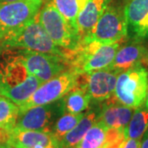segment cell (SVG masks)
<instances>
[{
  "label": "cell",
  "mask_w": 148,
  "mask_h": 148,
  "mask_svg": "<svg viewBox=\"0 0 148 148\" xmlns=\"http://www.w3.org/2000/svg\"><path fill=\"white\" fill-rule=\"evenodd\" d=\"M100 114V106L85 112L84 116L81 119L79 123L69 132L61 140L63 148H76L83 138L85 134L91 126L98 120Z\"/></svg>",
  "instance_id": "e0dca14e"
},
{
  "label": "cell",
  "mask_w": 148,
  "mask_h": 148,
  "mask_svg": "<svg viewBox=\"0 0 148 148\" xmlns=\"http://www.w3.org/2000/svg\"><path fill=\"white\" fill-rule=\"evenodd\" d=\"M46 1H49V0H46Z\"/></svg>",
  "instance_id": "d6a6232c"
},
{
  "label": "cell",
  "mask_w": 148,
  "mask_h": 148,
  "mask_svg": "<svg viewBox=\"0 0 148 148\" xmlns=\"http://www.w3.org/2000/svg\"><path fill=\"white\" fill-rule=\"evenodd\" d=\"M43 4L44 0H17L0 3V42L36 18Z\"/></svg>",
  "instance_id": "8992f818"
},
{
  "label": "cell",
  "mask_w": 148,
  "mask_h": 148,
  "mask_svg": "<svg viewBox=\"0 0 148 148\" xmlns=\"http://www.w3.org/2000/svg\"><path fill=\"white\" fill-rule=\"evenodd\" d=\"M103 148H118V147H103Z\"/></svg>",
  "instance_id": "4dcf8cb0"
},
{
  "label": "cell",
  "mask_w": 148,
  "mask_h": 148,
  "mask_svg": "<svg viewBox=\"0 0 148 148\" xmlns=\"http://www.w3.org/2000/svg\"><path fill=\"white\" fill-rule=\"evenodd\" d=\"M14 1H17V0H0V3H10Z\"/></svg>",
  "instance_id": "f546056e"
},
{
  "label": "cell",
  "mask_w": 148,
  "mask_h": 148,
  "mask_svg": "<svg viewBox=\"0 0 148 148\" xmlns=\"http://www.w3.org/2000/svg\"><path fill=\"white\" fill-rule=\"evenodd\" d=\"M144 106H145V107H146V108L148 110V89H147V97H146V101H145Z\"/></svg>",
  "instance_id": "f1b7e54d"
},
{
  "label": "cell",
  "mask_w": 148,
  "mask_h": 148,
  "mask_svg": "<svg viewBox=\"0 0 148 148\" xmlns=\"http://www.w3.org/2000/svg\"><path fill=\"white\" fill-rule=\"evenodd\" d=\"M63 102L65 112L77 114L87 110L91 100L86 89L78 83L77 86L63 97Z\"/></svg>",
  "instance_id": "ac0fdd59"
},
{
  "label": "cell",
  "mask_w": 148,
  "mask_h": 148,
  "mask_svg": "<svg viewBox=\"0 0 148 148\" xmlns=\"http://www.w3.org/2000/svg\"><path fill=\"white\" fill-rule=\"evenodd\" d=\"M33 148H63L61 146V143H57L51 145H36Z\"/></svg>",
  "instance_id": "484cf974"
},
{
  "label": "cell",
  "mask_w": 148,
  "mask_h": 148,
  "mask_svg": "<svg viewBox=\"0 0 148 148\" xmlns=\"http://www.w3.org/2000/svg\"><path fill=\"white\" fill-rule=\"evenodd\" d=\"M119 148H140V140L126 138L121 143Z\"/></svg>",
  "instance_id": "cb8c5ba5"
},
{
  "label": "cell",
  "mask_w": 148,
  "mask_h": 148,
  "mask_svg": "<svg viewBox=\"0 0 148 148\" xmlns=\"http://www.w3.org/2000/svg\"><path fill=\"white\" fill-rule=\"evenodd\" d=\"M8 140V132L0 129V142H7Z\"/></svg>",
  "instance_id": "4316f807"
},
{
  "label": "cell",
  "mask_w": 148,
  "mask_h": 148,
  "mask_svg": "<svg viewBox=\"0 0 148 148\" xmlns=\"http://www.w3.org/2000/svg\"><path fill=\"white\" fill-rule=\"evenodd\" d=\"M7 143L12 148H33L36 145H51L60 142L51 132L14 128L8 133Z\"/></svg>",
  "instance_id": "9a60e30c"
},
{
  "label": "cell",
  "mask_w": 148,
  "mask_h": 148,
  "mask_svg": "<svg viewBox=\"0 0 148 148\" xmlns=\"http://www.w3.org/2000/svg\"><path fill=\"white\" fill-rule=\"evenodd\" d=\"M0 148H12L7 142H0Z\"/></svg>",
  "instance_id": "83f0119b"
},
{
  "label": "cell",
  "mask_w": 148,
  "mask_h": 148,
  "mask_svg": "<svg viewBox=\"0 0 148 148\" xmlns=\"http://www.w3.org/2000/svg\"><path fill=\"white\" fill-rule=\"evenodd\" d=\"M64 113L63 98L50 104L34 106L19 114L14 128L51 132L54 123Z\"/></svg>",
  "instance_id": "30bf717a"
},
{
  "label": "cell",
  "mask_w": 148,
  "mask_h": 148,
  "mask_svg": "<svg viewBox=\"0 0 148 148\" xmlns=\"http://www.w3.org/2000/svg\"><path fill=\"white\" fill-rule=\"evenodd\" d=\"M108 127L101 121L95 122L76 148H103L107 140Z\"/></svg>",
  "instance_id": "44dd1931"
},
{
  "label": "cell",
  "mask_w": 148,
  "mask_h": 148,
  "mask_svg": "<svg viewBox=\"0 0 148 148\" xmlns=\"http://www.w3.org/2000/svg\"><path fill=\"white\" fill-rule=\"evenodd\" d=\"M148 127V110L141 106L133 110L132 118L124 129L125 138L141 140Z\"/></svg>",
  "instance_id": "d6986e66"
},
{
  "label": "cell",
  "mask_w": 148,
  "mask_h": 148,
  "mask_svg": "<svg viewBox=\"0 0 148 148\" xmlns=\"http://www.w3.org/2000/svg\"><path fill=\"white\" fill-rule=\"evenodd\" d=\"M0 95H1V86H0Z\"/></svg>",
  "instance_id": "1f68e13d"
},
{
  "label": "cell",
  "mask_w": 148,
  "mask_h": 148,
  "mask_svg": "<svg viewBox=\"0 0 148 148\" xmlns=\"http://www.w3.org/2000/svg\"><path fill=\"white\" fill-rule=\"evenodd\" d=\"M112 0H89L77 19V26L82 37L90 34L96 22L105 12Z\"/></svg>",
  "instance_id": "2e32d148"
},
{
  "label": "cell",
  "mask_w": 148,
  "mask_h": 148,
  "mask_svg": "<svg viewBox=\"0 0 148 148\" xmlns=\"http://www.w3.org/2000/svg\"><path fill=\"white\" fill-rule=\"evenodd\" d=\"M12 50H14L18 54L29 73L42 82L71 69L69 59L64 57L28 49Z\"/></svg>",
  "instance_id": "9c48e42d"
},
{
  "label": "cell",
  "mask_w": 148,
  "mask_h": 148,
  "mask_svg": "<svg viewBox=\"0 0 148 148\" xmlns=\"http://www.w3.org/2000/svg\"><path fill=\"white\" fill-rule=\"evenodd\" d=\"M84 114L85 112L77 114L65 112L54 123L51 129V132L59 142H61L64 136L79 123Z\"/></svg>",
  "instance_id": "603a6c76"
},
{
  "label": "cell",
  "mask_w": 148,
  "mask_h": 148,
  "mask_svg": "<svg viewBox=\"0 0 148 148\" xmlns=\"http://www.w3.org/2000/svg\"><path fill=\"white\" fill-rule=\"evenodd\" d=\"M4 59L0 64L1 95L21 106L43 83L29 73L14 50H4Z\"/></svg>",
  "instance_id": "6da1fadb"
},
{
  "label": "cell",
  "mask_w": 148,
  "mask_h": 148,
  "mask_svg": "<svg viewBox=\"0 0 148 148\" xmlns=\"http://www.w3.org/2000/svg\"><path fill=\"white\" fill-rule=\"evenodd\" d=\"M101 104L98 121L103 123L108 128L124 129L130 121L134 110L121 104L114 95Z\"/></svg>",
  "instance_id": "4fadbf2b"
},
{
  "label": "cell",
  "mask_w": 148,
  "mask_h": 148,
  "mask_svg": "<svg viewBox=\"0 0 148 148\" xmlns=\"http://www.w3.org/2000/svg\"><path fill=\"white\" fill-rule=\"evenodd\" d=\"M120 46L121 42L102 44L92 40L82 39L79 47L70 53V68L81 75L106 69L112 64Z\"/></svg>",
  "instance_id": "3957f363"
},
{
  "label": "cell",
  "mask_w": 148,
  "mask_h": 148,
  "mask_svg": "<svg viewBox=\"0 0 148 148\" xmlns=\"http://www.w3.org/2000/svg\"><path fill=\"white\" fill-rule=\"evenodd\" d=\"M128 29L138 40L148 39V0H130L124 6Z\"/></svg>",
  "instance_id": "7c38bea8"
},
{
  "label": "cell",
  "mask_w": 148,
  "mask_h": 148,
  "mask_svg": "<svg viewBox=\"0 0 148 148\" xmlns=\"http://www.w3.org/2000/svg\"><path fill=\"white\" fill-rule=\"evenodd\" d=\"M81 74L69 69L41 85L27 101L19 106V114L34 106L47 105L62 99L79 83Z\"/></svg>",
  "instance_id": "52a82bcc"
},
{
  "label": "cell",
  "mask_w": 148,
  "mask_h": 148,
  "mask_svg": "<svg viewBox=\"0 0 148 148\" xmlns=\"http://www.w3.org/2000/svg\"><path fill=\"white\" fill-rule=\"evenodd\" d=\"M127 32L124 8L110 4L90 34L82 39L102 44H114L122 42L127 36Z\"/></svg>",
  "instance_id": "ba28073f"
},
{
  "label": "cell",
  "mask_w": 148,
  "mask_h": 148,
  "mask_svg": "<svg viewBox=\"0 0 148 148\" xmlns=\"http://www.w3.org/2000/svg\"><path fill=\"white\" fill-rule=\"evenodd\" d=\"M148 89V70L139 64L119 74L114 97L133 110L144 106Z\"/></svg>",
  "instance_id": "5b68a950"
},
{
  "label": "cell",
  "mask_w": 148,
  "mask_h": 148,
  "mask_svg": "<svg viewBox=\"0 0 148 148\" xmlns=\"http://www.w3.org/2000/svg\"><path fill=\"white\" fill-rule=\"evenodd\" d=\"M9 49H28L68 59L71 53L53 42L39 22L37 16L21 30L0 42V53Z\"/></svg>",
  "instance_id": "7a4b0ae2"
},
{
  "label": "cell",
  "mask_w": 148,
  "mask_h": 148,
  "mask_svg": "<svg viewBox=\"0 0 148 148\" xmlns=\"http://www.w3.org/2000/svg\"><path fill=\"white\" fill-rule=\"evenodd\" d=\"M140 148H148V127L140 140Z\"/></svg>",
  "instance_id": "d4e9b609"
},
{
  "label": "cell",
  "mask_w": 148,
  "mask_h": 148,
  "mask_svg": "<svg viewBox=\"0 0 148 148\" xmlns=\"http://www.w3.org/2000/svg\"><path fill=\"white\" fill-rule=\"evenodd\" d=\"M59 12L76 29L77 19L79 12L82 10L89 0H51Z\"/></svg>",
  "instance_id": "7402d4cb"
},
{
  "label": "cell",
  "mask_w": 148,
  "mask_h": 148,
  "mask_svg": "<svg viewBox=\"0 0 148 148\" xmlns=\"http://www.w3.org/2000/svg\"><path fill=\"white\" fill-rule=\"evenodd\" d=\"M139 64H148V49L140 43L132 42L120 46L112 64L106 69L122 73Z\"/></svg>",
  "instance_id": "5bb4252c"
},
{
  "label": "cell",
  "mask_w": 148,
  "mask_h": 148,
  "mask_svg": "<svg viewBox=\"0 0 148 148\" xmlns=\"http://www.w3.org/2000/svg\"><path fill=\"white\" fill-rule=\"evenodd\" d=\"M19 116V107L14 102L0 95V129L8 133L13 130Z\"/></svg>",
  "instance_id": "ffe728a7"
},
{
  "label": "cell",
  "mask_w": 148,
  "mask_h": 148,
  "mask_svg": "<svg viewBox=\"0 0 148 148\" xmlns=\"http://www.w3.org/2000/svg\"><path fill=\"white\" fill-rule=\"evenodd\" d=\"M119 73L109 69L91 71L80 76L79 84L86 89L92 102L102 103L114 95Z\"/></svg>",
  "instance_id": "8fae6325"
},
{
  "label": "cell",
  "mask_w": 148,
  "mask_h": 148,
  "mask_svg": "<svg viewBox=\"0 0 148 148\" xmlns=\"http://www.w3.org/2000/svg\"><path fill=\"white\" fill-rule=\"evenodd\" d=\"M38 21L49 36L58 46L73 52L82 43V36L64 17L51 0L42 6L37 15Z\"/></svg>",
  "instance_id": "277c9868"
}]
</instances>
